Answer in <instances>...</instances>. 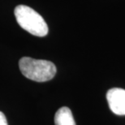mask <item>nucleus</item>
<instances>
[{"instance_id":"nucleus-5","label":"nucleus","mask_w":125,"mask_h":125,"mask_svg":"<svg viewBox=\"0 0 125 125\" xmlns=\"http://www.w3.org/2000/svg\"><path fill=\"white\" fill-rule=\"evenodd\" d=\"M0 125H8L7 124L6 116H5V115L2 111H0Z\"/></svg>"},{"instance_id":"nucleus-1","label":"nucleus","mask_w":125,"mask_h":125,"mask_svg":"<svg viewBox=\"0 0 125 125\" xmlns=\"http://www.w3.org/2000/svg\"><path fill=\"white\" fill-rule=\"evenodd\" d=\"M20 70L24 76L37 82H45L53 79L56 67L51 61L23 57L19 61Z\"/></svg>"},{"instance_id":"nucleus-2","label":"nucleus","mask_w":125,"mask_h":125,"mask_svg":"<svg viewBox=\"0 0 125 125\" xmlns=\"http://www.w3.org/2000/svg\"><path fill=\"white\" fill-rule=\"evenodd\" d=\"M14 14L19 25L32 35L42 37L48 33V26L43 17L30 7L18 5Z\"/></svg>"},{"instance_id":"nucleus-3","label":"nucleus","mask_w":125,"mask_h":125,"mask_svg":"<svg viewBox=\"0 0 125 125\" xmlns=\"http://www.w3.org/2000/svg\"><path fill=\"white\" fill-rule=\"evenodd\" d=\"M106 99L111 111L118 115H125V89L113 88L108 90Z\"/></svg>"},{"instance_id":"nucleus-4","label":"nucleus","mask_w":125,"mask_h":125,"mask_svg":"<svg viewBox=\"0 0 125 125\" xmlns=\"http://www.w3.org/2000/svg\"><path fill=\"white\" fill-rule=\"evenodd\" d=\"M55 125H76L72 113L68 107L63 106L59 109L54 115Z\"/></svg>"}]
</instances>
